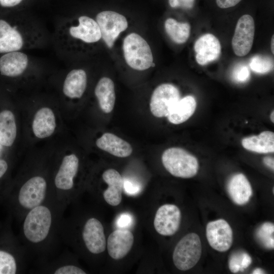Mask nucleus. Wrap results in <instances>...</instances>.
<instances>
[{
  "mask_svg": "<svg viewBox=\"0 0 274 274\" xmlns=\"http://www.w3.org/2000/svg\"><path fill=\"white\" fill-rule=\"evenodd\" d=\"M161 160L166 170L176 177L190 178L195 176L198 170L197 158L181 148L166 149L162 153Z\"/></svg>",
  "mask_w": 274,
  "mask_h": 274,
  "instance_id": "obj_4",
  "label": "nucleus"
},
{
  "mask_svg": "<svg viewBox=\"0 0 274 274\" xmlns=\"http://www.w3.org/2000/svg\"><path fill=\"white\" fill-rule=\"evenodd\" d=\"M206 236L210 246L220 252L227 251L232 244V230L228 223L222 219L208 223Z\"/></svg>",
  "mask_w": 274,
  "mask_h": 274,
  "instance_id": "obj_10",
  "label": "nucleus"
},
{
  "mask_svg": "<svg viewBox=\"0 0 274 274\" xmlns=\"http://www.w3.org/2000/svg\"><path fill=\"white\" fill-rule=\"evenodd\" d=\"M64 209L53 198L29 211L22 219V245L28 260L38 265L53 257L59 243L60 224Z\"/></svg>",
  "mask_w": 274,
  "mask_h": 274,
  "instance_id": "obj_1",
  "label": "nucleus"
},
{
  "mask_svg": "<svg viewBox=\"0 0 274 274\" xmlns=\"http://www.w3.org/2000/svg\"><path fill=\"white\" fill-rule=\"evenodd\" d=\"M81 237L85 248L90 253L97 255L105 250L106 241L104 228L97 218H89L85 221L82 229Z\"/></svg>",
  "mask_w": 274,
  "mask_h": 274,
  "instance_id": "obj_11",
  "label": "nucleus"
},
{
  "mask_svg": "<svg viewBox=\"0 0 274 274\" xmlns=\"http://www.w3.org/2000/svg\"><path fill=\"white\" fill-rule=\"evenodd\" d=\"M180 92L175 85L163 83L153 90L150 100V110L156 117H167L170 111L181 98Z\"/></svg>",
  "mask_w": 274,
  "mask_h": 274,
  "instance_id": "obj_8",
  "label": "nucleus"
},
{
  "mask_svg": "<svg viewBox=\"0 0 274 274\" xmlns=\"http://www.w3.org/2000/svg\"><path fill=\"white\" fill-rule=\"evenodd\" d=\"M87 85V75L82 68H74L66 75L62 86L63 94L71 99L81 98Z\"/></svg>",
  "mask_w": 274,
  "mask_h": 274,
  "instance_id": "obj_17",
  "label": "nucleus"
},
{
  "mask_svg": "<svg viewBox=\"0 0 274 274\" xmlns=\"http://www.w3.org/2000/svg\"><path fill=\"white\" fill-rule=\"evenodd\" d=\"M165 32L170 40L176 44H183L188 40L191 27L187 22H180L169 18L164 22Z\"/></svg>",
  "mask_w": 274,
  "mask_h": 274,
  "instance_id": "obj_26",
  "label": "nucleus"
},
{
  "mask_svg": "<svg viewBox=\"0 0 274 274\" xmlns=\"http://www.w3.org/2000/svg\"><path fill=\"white\" fill-rule=\"evenodd\" d=\"M252 263V258L250 256L246 253H243L242 255L241 260V271L247 268Z\"/></svg>",
  "mask_w": 274,
  "mask_h": 274,
  "instance_id": "obj_37",
  "label": "nucleus"
},
{
  "mask_svg": "<svg viewBox=\"0 0 274 274\" xmlns=\"http://www.w3.org/2000/svg\"><path fill=\"white\" fill-rule=\"evenodd\" d=\"M181 213L179 208L172 204L162 205L157 210L154 226L156 231L163 236L174 235L179 229Z\"/></svg>",
  "mask_w": 274,
  "mask_h": 274,
  "instance_id": "obj_12",
  "label": "nucleus"
},
{
  "mask_svg": "<svg viewBox=\"0 0 274 274\" xmlns=\"http://www.w3.org/2000/svg\"><path fill=\"white\" fill-rule=\"evenodd\" d=\"M133 222L132 216L129 213H124L119 215L117 217L116 225L118 229H127L132 225Z\"/></svg>",
  "mask_w": 274,
  "mask_h": 274,
  "instance_id": "obj_32",
  "label": "nucleus"
},
{
  "mask_svg": "<svg viewBox=\"0 0 274 274\" xmlns=\"http://www.w3.org/2000/svg\"><path fill=\"white\" fill-rule=\"evenodd\" d=\"M227 188L231 199L238 205L247 203L252 195L251 185L243 174L232 176L228 182Z\"/></svg>",
  "mask_w": 274,
  "mask_h": 274,
  "instance_id": "obj_19",
  "label": "nucleus"
},
{
  "mask_svg": "<svg viewBox=\"0 0 274 274\" xmlns=\"http://www.w3.org/2000/svg\"><path fill=\"white\" fill-rule=\"evenodd\" d=\"M29 64L27 55L22 51L6 53L0 58V73L5 76L17 77L26 71Z\"/></svg>",
  "mask_w": 274,
  "mask_h": 274,
  "instance_id": "obj_15",
  "label": "nucleus"
},
{
  "mask_svg": "<svg viewBox=\"0 0 274 274\" xmlns=\"http://www.w3.org/2000/svg\"><path fill=\"white\" fill-rule=\"evenodd\" d=\"M242 145L248 151L258 153H273L274 133L264 131L258 135L246 137L242 140Z\"/></svg>",
  "mask_w": 274,
  "mask_h": 274,
  "instance_id": "obj_22",
  "label": "nucleus"
},
{
  "mask_svg": "<svg viewBox=\"0 0 274 274\" xmlns=\"http://www.w3.org/2000/svg\"><path fill=\"white\" fill-rule=\"evenodd\" d=\"M95 144L100 150L118 157H128L133 151L129 143L110 132L102 134L96 140Z\"/></svg>",
  "mask_w": 274,
  "mask_h": 274,
  "instance_id": "obj_16",
  "label": "nucleus"
},
{
  "mask_svg": "<svg viewBox=\"0 0 274 274\" xmlns=\"http://www.w3.org/2000/svg\"><path fill=\"white\" fill-rule=\"evenodd\" d=\"M123 189L126 194L133 196L138 194L142 190V186L138 182L129 180L123 179Z\"/></svg>",
  "mask_w": 274,
  "mask_h": 274,
  "instance_id": "obj_30",
  "label": "nucleus"
},
{
  "mask_svg": "<svg viewBox=\"0 0 274 274\" xmlns=\"http://www.w3.org/2000/svg\"><path fill=\"white\" fill-rule=\"evenodd\" d=\"M38 35L26 27L24 24L20 27L1 19L0 53L21 51L35 47L39 41Z\"/></svg>",
  "mask_w": 274,
  "mask_h": 274,
  "instance_id": "obj_3",
  "label": "nucleus"
},
{
  "mask_svg": "<svg viewBox=\"0 0 274 274\" xmlns=\"http://www.w3.org/2000/svg\"><path fill=\"white\" fill-rule=\"evenodd\" d=\"M233 78L238 82H246L250 77L248 67L245 65H239L235 68L233 72Z\"/></svg>",
  "mask_w": 274,
  "mask_h": 274,
  "instance_id": "obj_31",
  "label": "nucleus"
},
{
  "mask_svg": "<svg viewBox=\"0 0 274 274\" xmlns=\"http://www.w3.org/2000/svg\"><path fill=\"white\" fill-rule=\"evenodd\" d=\"M196 101L192 95H187L177 102L170 111L167 119L174 124H181L187 121L194 113Z\"/></svg>",
  "mask_w": 274,
  "mask_h": 274,
  "instance_id": "obj_23",
  "label": "nucleus"
},
{
  "mask_svg": "<svg viewBox=\"0 0 274 274\" xmlns=\"http://www.w3.org/2000/svg\"><path fill=\"white\" fill-rule=\"evenodd\" d=\"M122 49L124 60L131 68L143 71L154 65L150 46L139 33L132 32L125 36L123 40Z\"/></svg>",
  "mask_w": 274,
  "mask_h": 274,
  "instance_id": "obj_2",
  "label": "nucleus"
},
{
  "mask_svg": "<svg viewBox=\"0 0 274 274\" xmlns=\"http://www.w3.org/2000/svg\"><path fill=\"white\" fill-rule=\"evenodd\" d=\"M94 94L99 107L105 113H111L115 106L116 93L113 81L109 77H101L94 89Z\"/></svg>",
  "mask_w": 274,
  "mask_h": 274,
  "instance_id": "obj_20",
  "label": "nucleus"
},
{
  "mask_svg": "<svg viewBox=\"0 0 274 274\" xmlns=\"http://www.w3.org/2000/svg\"><path fill=\"white\" fill-rule=\"evenodd\" d=\"M102 178L108 185L103 192L104 199L111 206H118L122 200L123 186L122 176L116 169L110 168L103 173Z\"/></svg>",
  "mask_w": 274,
  "mask_h": 274,
  "instance_id": "obj_18",
  "label": "nucleus"
},
{
  "mask_svg": "<svg viewBox=\"0 0 274 274\" xmlns=\"http://www.w3.org/2000/svg\"><path fill=\"white\" fill-rule=\"evenodd\" d=\"M17 135V127L15 116L10 110H5L0 113V144L10 147L14 143Z\"/></svg>",
  "mask_w": 274,
  "mask_h": 274,
  "instance_id": "obj_24",
  "label": "nucleus"
},
{
  "mask_svg": "<svg viewBox=\"0 0 274 274\" xmlns=\"http://www.w3.org/2000/svg\"><path fill=\"white\" fill-rule=\"evenodd\" d=\"M242 253L234 254L231 256L229 261V268L233 273H236L241 271V260Z\"/></svg>",
  "mask_w": 274,
  "mask_h": 274,
  "instance_id": "obj_34",
  "label": "nucleus"
},
{
  "mask_svg": "<svg viewBox=\"0 0 274 274\" xmlns=\"http://www.w3.org/2000/svg\"><path fill=\"white\" fill-rule=\"evenodd\" d=\"M274 225L270 222L262 224L257 231L256 235L260 242L268 249L274 248Z\"/></svg>",
  "mask_w": 274,
  "mask_h": 274,
  "instance_id": "obj_29",
  "label": "nucleus"
},
{
  "mask_svg": "<svg viewBox=\"0 0 274 274\" xmlns=\"http://www.w3.org/2000/svg\"><path fill=\"white\" fill-rule=\"evenodd\" d=\"M270 120L272 123L274 122V112L272 111L270 114Z\"/></svg>",
  "mask_w": 274,
  "mask_h": 274,
  "instance_id": "obj_42",
  "label": "nucleus"
},
{
  "mask_svg": "<svg viewBox=\"0 0 274 274\" xmlns=\"http://www.w3.org/2000/svg\"><path fill=\"white\" fill-rule=\"evenodd\" d=\"M8 168L7 162L4 159H0V179L6 174Z\"/></svg>",
  "mask_w": 274,
  "mask_h": 274,
  "instance_id": "obj_38",
  "label": "nucleus"
},
{
  "mask_svg": "<svg viewBox=\"0 0 274 274\" xmlns=\"http://www.w3.org/2000/svg\"><path fill=\"white\" fill-rule=\"evenodd\" d=\"M62 37L70 42L84 45L96 44L101 40L99 26L95 19L81 15L76 20L65 24L62 30Z\"/></svg>",
  "mask_w": 274,
  "mask_h": 274,
  "instance_id": "obj_5",
  "label": "nucleus"
},
{
  "mask_svg": "<svg viewBox=\"0 0 274 274\" xmlns=\"http://www.w3.org/2000/svg\"><path fill=\"white\" fill-rule=\"evenodd\" d=\"M134 241L133 234L128 229H118L112 232L107 241L109 255L114 259L124 257L131 249Z\"/></svg>",
  "mask_w": 274,
  "mask_h": 274,
  "instance_id": "obj_14",
  "label": "nucleus"
},
{
  "mask_svg": "<svg viewBox=\"0 0 274 274\" xmlns=\"http://www.w3.org/2000/svg\"><path fill=\"white\" fill-rule=\"evenodd\" d=\"M26 261L18 259L5 250H0V274H15L24 271Z\"/></svg>",
  "mask_w": 274,
  "mask_h": 274,
  "instance_id": "obj_27",
  "label": "nucleus"
},
{
  "mask_svg": "<svg viewBox=\"0 0 274 274\" xmlns=\"http://www.w3.org/2000/svg\"><path fill=\"white\" fill-rule=\"evenodd\" d=\"M249 65L253 72L264 74L273 70V60L268 56L257 55L251 58Z\"/></svg>",
  "mask_w": 274,
  "mask_h": 274,
  "instance_id": "obj_28",
  "label": "nucleus"
},
{
  "mask_svg": "<svg viewBox=\"0 0 274 274\" xmlns=\"http://www.w3.org/2000/svg\"><path fill=\"white\" fill-rule=\"evenodd\" d=\"M194 50L197 63L204 65L219 57L221 46L220 41L214 35L206 33L196 41Z\"/></svg>",
  "mask_w": 274,
  "mask_h": 274,
  "instance_id": "obj_13",
  "label": "nucleus"
},
{
  "mask_svg": "<svg viewBox=\"0 0 274 274\" xmlns=\"http://www.w3.org/2000/svg\"><path fill=\"white\" fill-rule=\"evenodd\" d=\"M195 0H168L169 6L173 8L192 9Z\"/></svg>",
  "mask_w": 274,
  "mask_h": 274,
  "instance_id": "obj_33",
  "label": "nucleus"
},
{
  "mask_svg": "<svg viewBox=\"0 0 274 274\" xmlns=\"http://www.w3.org/2000/svg\"><path fill=\"white\" fill-rule=\"evenodd\" d=\"M273 44H274V35L272 36L271 40V50L272 52V53H274L273 51Z\"/></svg>",
  "mask_w": 274,
  "mask_h": 274,
  "instance_id": "obj_41",
  "label": "nucleus"
},
{
  "mask_svg": "<svg viewBox=\"0 0 274 274\" xmlns=\"http://www.w3.org/2000/svg\"><path fill=\"white\" fill-rule=\"evenodd\" d=\"M95 19L100 30L101 40L110 49L113 48L120 35L128 27L126 17L114 11H101Z\"/></svg>",
  "mask_w": 274,
  "mask_h": 274,
  "instance_id": "obj_7",
  "label": "nucleus"
},
{
  "mask_svg": "<svg viewBox=\"0 0 274 274\" xmlns=\"http://www.w3.org/2000/svg\"><path fill=\"white\" fill-rule=\"evenodd\" d=\"M264 273V271L259 268H257L254 269L252 272V273L253 274H261V273Z\"/></svg>",
  "mask_w": 274,
  "mask_h": 274,
  "instance_id": "obj_40",
  "label": "nucleus"
},
{
  "mask_svg": "<svg viewBox=\"0 0 274 274\" xmlns=\"http://www.w3.org/2000/svg\"><path fill=\"white\" fill-rule=\"evenodd\" d=\"M40 271L53 274H86L81 268L64 260L63 254L39 265Z\"/></svg>",
  "mask_w": 274,
  "mask_h": 274,
  "instance_id": "obj_25",
  "label": "nucleus"
},
{
  "mask_svg": "<svg viewBox=\"0 0 274 274\" xmlns=\"http://www.w3.org/2000/svg\"><path fill=\"white\" fill-rule=\"evenodd\" d=\"M23 0H0V7L11 9L19 6Z\"/></svg>",
  "mask_w": 274,
  "mask_h": 274,
  "instance_id": "obj_35",
  "label": "nucleus"
},
{
  "mask_svg": "<svg viewBox=\"0 0 274 274\" xmlns=\"http://www.w3.org/2000/svg\"><path fill=\"white\" fill-rule=\"evenodd\" d=\"M263 163L265 165L271 169H274V160L273 158L271 157H265L263 158Z\"/></svg>",
  "mask_w": 274,
  "mask_h": 274,
  "instance_id": "obj_39",
  "label": "nucleus"
},
{
  "mask_svg": "<svg viewBox=\"0 0 274 274\" xmlns=\"http://www.w3.org/2000/svg\"><path fill=\"white\" fill-rule=\"evenodd\" d=\"M56 128V120L53 111L49 108L39 109L35 115L32 129L35 136L44 139L51 136Z\"/></svg>",
  "mask_w": 274,
  "mask_h": 274,
  "instance_id": "obj_21",
  "label": "nucleus"
},
{
  "mask_svg": "<svg viewBox=\"0 0 274 274\" xmlns=\"http://www.w3.org/2000/svg\"><path fill=\"white\" fill-rule=\"evenodd\" d=\"M255 35V23L253 17L248 14L238 20L231 44L234 54L238 56L246 55L250 51Z\"/></svg>",
  "mask_w": 274,
  "mask_h": 274,
  "instance_id": "obj_9",
  "label": "nucleus"
},
{
  "mask_svg": "<svg viewBox=\"0 0 274 274\" xmlns=\"http://www.w3.org/2000/svg\"><path fill=\"white\" fill-rule=\"evenodd\" d=\"M201 253L202 245L199 235L189 233L176 246L173 255L174 264L180 270H188L197 263Z\"/></svg>",
  "mask_w": 274,
  "mask_h": 274,
  "instance_id": "obj_6",
  "label": "nucleus"
},
{
  "mask_svg": "<svg viewBox=\"0 0 274 274\" xmlns=\"http://www.w3.org/2000/svg\"><path fill=\"white\" fill-rule=\"evenodd\" d=\"M242 0H216L217 6L222 9L232 7L236 5Z\"/></svg>",
  "mask_w": 274,
  "mask_h": 274,
  "instance_id": "obj_36",
  "label": "nucleus"
}]
</instances>
